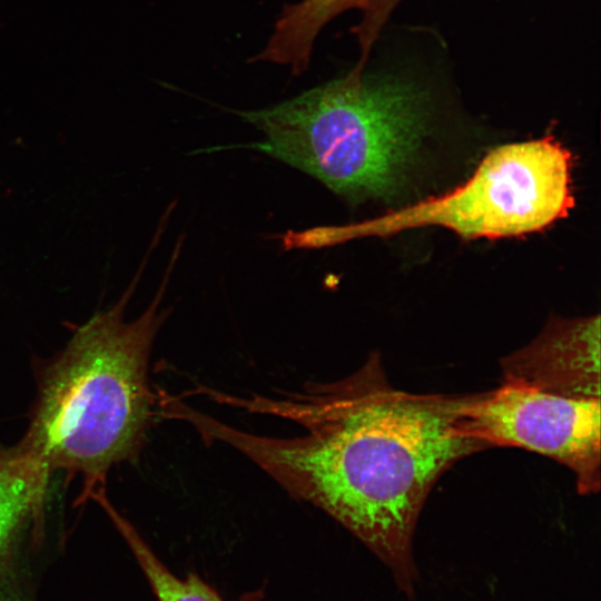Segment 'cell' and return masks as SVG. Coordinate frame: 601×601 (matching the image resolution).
Here are the masks:
<instances>
[{
	"label": "cell",
	"instance_id": "cell-1",
	"mask_svg": "<svg viewBox=\"0 0 601 601\" xmlns=\"http://www.w3.org/2000/svg\"><path fill=\"white\" fill-rule=\"evenodd\" d=\"M194 394L300 426L298 435L277 437L234 427L183 401L171 411L207 445L235 449L293 499L347 529L408 595L416 577L413 535L432 487L457 461L490 447L469 416L475 393L397 390L378 352L342 380L307 382L297 391L240 396L200 385Z\"/></svg>",
	"mask_w": 601,
	"mask_h": 601
},
{
	"label": "cell",
	"instance_id": "cell-2",
	"mask_svg": "<svg viewBox=\"0 0 601 601\" xmlns=\"http://www.w3.org/2000/svg\"><path fill=\"white\" fill-rule=\"evenodd\" d=\"M158 242L154 236L120 298L77 326L47 367L28 432L11 449L46 481L56 470L81 475L80 499H92L104 490L112 465L139 453L158 415V400L148 380L149 358L170 313L160 303L180 253V239L149 306L136 319H125Z\"/></svg>",
	"mask_w": 601,
	"mask_h": 601
},
{
	"label": "cell",
	"instance_id": "cell-3",
	"mask_svg": "<svg viewBox=\"0 0 601 601\" xmlns=\"http://www.w3.org/2000/svg\"><path fill=\"white\" fill-rule=\"evenodd\" d=\"M430 107L415 82L368 75L357 63L283 102L235 112L264 134L254 148L355 205L401 190L426 136Z\"/></svg>",
	"mask_w": 601,
	"mask_h": 601
},
{
	"label": "cell",
	"instance_id": "cell-4",
	"mask_svg": "<svg viewBox=\"0 0 601 601\" xmlns=\"http://www.w3.org/2000/svg\"><path fill=\"white\" fill-rule=\"evenodd\" d=\"M572 205L570 154L544 137L499 146L454 189L366 221L327 227L326 238L336 244L418 227L466 239L520 236L546 228Z\"/></svg>",
	"mask_w": 601,
	"mask_h": 601
},
{
	"label": "cell",
	"instance_id": "cell-5",
	"mask_svg": "<svg viewBox=\"0 0 601 601\" xmlns=\"http://www.w3.org/2000/svg\"><path fill=\"white\" fill-rule=\"evenodd\" d=\"M600 398H574L501 383L475 393L469 416L492 446L520 447L568 467L582 495L601 483Z\"/></svg>",
	"mask_w": 601,
	"mask_h": 601
},
{
	"label": "cell",
	"instance_id": "cell-6",
	"mask_svg": "<svg viewBox=\"0 0 601 601\" xmlns=\"http://www.w3.org/2000/svg\"><path fill=\"white\" fill-rule=\"evenodd\" d=\"M502 383L574 398H600V316L549 319L500 359Z\"/></svg>",
	"mask_w": 601,
	"mask_h": 601
},
{
	"label": "cell",
	"instance_id": "cell-7",
	"mask_svg": "<svg viewBox=\"0 0 601 601\" xmlns=\"http://www.w3.org/2000/svg\"><path fill=\"white\" fill-rule=\"evenodd\" d=\"M370 0H302L287 6L275 23L266 45L252 61H268L290 67L295 75L309 63L319 31L348 9H364Z\"/></svg>",
	"mask_w": 601,
	"mask_h": 601
},
{
	"label": "cell",
	"instance_id": "cell-8",
	"mask_svg": "<svg viewBox=\"0 0 601 601\" xmlns=\"http://www.w3.org/2000/svg\"><path fill=\"white\" fill-rule=\"evenodd\" d=\"M47 482L11 450L0 456V562L21 525L42 508Z\"/></svg>",
	"mask_w": 601,
	"mask_h": 601
},
{
	"label": "cell",
	"instance_id": "cell-9",
	"mask_svg": "<svg viewBox=\"0 0 601 601\" xmlns=\"http://www.w3.org/2000/svg\"><path fill=\"white\" fill-rule=\"evenodd\" d=\"M130 548L158 601H226L210 584L195 573L179 577L171 572L107 497L99 501Z\"/></svg>",
	"mask_w": 601,
	"mask_h": 601
},
{
	"label": "cell",
	"instance_id": "cell-10",
	"mask_svg": "<svg viewBox=\"0 0 601 601\" xmlns=\"http://www.w3.org/2000/svg\"><path fill=\"white\" fill-rule=\"evenodd\" d=\"M401 0H370L365 6L364 17L357 27V36L362 48V59L367 55L376 40L390 13Z\"/></svg>",
	"mask_w": 601,
	"mask_h": 601
}]
</instances>
